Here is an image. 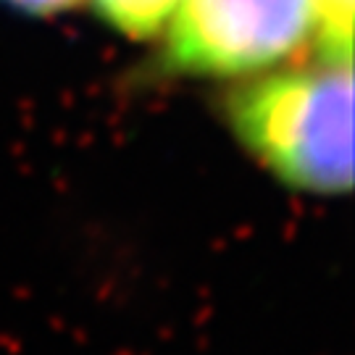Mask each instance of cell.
I'll list each match as a JSON object with an SVG mask.
<instances>
[{
	"mask_svg": "<svg viewBox=\"0 0 355 355\" xmlns=\"http://www.w3.org/2000/svg\"><path fill=\"white\" fill-rule=\"evenodd\" d=\"M229 124L282 184L313 195L353 187L350 66L324 64L253 79L232 92Z\"/></svg>",
	"mask_w": 355,
	"mask_h": 355,
	"instance_id": "cell-1",
	"label": "cell"
},
{
	"mask_svg": "<svg viewBox=\"0 0 355 355\" xmlns=\"http://www.w3.org/2000/svg\"><path fill=\"white\" fill-rule=\"evenodd\" d=\"M168 64L187 74H250L292 53L313 24L311 0H177Z\"/></svg>",
	"mask_w": 355,
	"mask_h": 355,
	"instance_id": "cell-2",
	"label": "cell"
},
{
	"mask_svg": "<svg viewBox=\"0 0 355 355\" xmlns=\"http://www.w3.org/2000/svg\"><path fill=\"white\" fill-rule=\"evenodd\" d=\"M313 24H318L321 61L350 66L353 55V0H311Z\"/></svg>",
	"mask_w": 355,
	"mask_h": 355,
	"instance_id": "cell-3",
	"label": "cell"
},
{
	"mask_svg": "<svg viewBox=\"0 0 355 355\" xmlns=\"http://www.w3.org/2000/svg\"><path fill=\"white\" fill-rule=\"evenodd\" d=\"M105 21L129 37H150L177 8V0H95Z\"/></svg>",
	"mask_w": 355,
	"mask_h": 355,
	"instance_id": "cell-4",
	"label": "cell"
},
{
	"mask_svg": "<svg viewBox=\"0 0 355 355\" xmlns=\"http://www.w3.org/2000/svg\"><path fill=\"white\" fill-rule=\"evenodd\" d=\"M3 3H8L13 8H19V11H26V13H58L64 11V8H71L76 0H3Z\"/></svg>",
	"mask_w": 355,
	"mask_h": 355,
	"instance_id": "cell-5",
	"label": "cell"
}]
</instances>
